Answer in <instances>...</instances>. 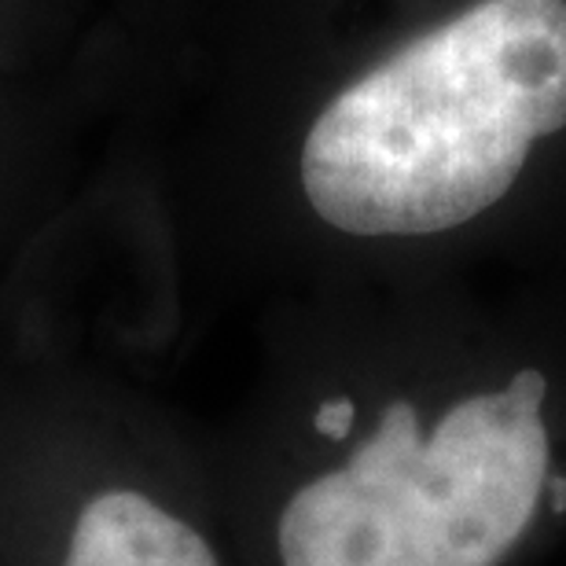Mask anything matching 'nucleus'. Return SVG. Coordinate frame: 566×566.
Instances as JSON below:
<instances>
[{
	"mask_svg": "<svg viewBox=\"0 0 566 566\" xmlns=\"http://www.w3.org/2000/svg\"><path fill=\"white\" fill-rule=\"evenodd\" d=\"M566 155V0H405L316 99L305 210L360 243L474 235Z\"/></svg>",
	"mask_w": 566,
	"mask_h": 566,
	"instance_id": "obj_1",
	"label": "nucleus"
},
{
	"mask_svg": "<svg viewBox=\"0 0 566 566\" xmlns=\"http://www.w3.org/2000/svg\"><path fill=\"white\" fill-rule=\"evenodd\" d=\"M566 507L563 398L537 365L398 394L276 518L280 566H515Z\"/></svg>",
	"mask_w": 566,
	"mask_h": 566,
	"instance_id": "obj_2",
	"label": "nucleus"
},
{
	"mask_svg": "<svg viewBox=\"0 0 566 566\" xmlns=\"http://www.w3.org/2000/svg\"><path fill=\"white\" fill-rule=\"evenodd\" d=\"M63 566H221L207 537L137 490L93 496L74 523Z\"/></svg>",
	"mask_w": 566,
	"mask_h": 566,
	"instance_id": "obj_3",
	"label": "nucleus"
}]
</instances>
